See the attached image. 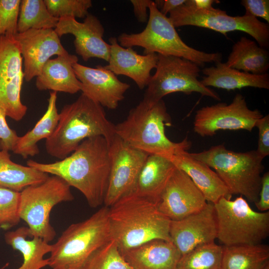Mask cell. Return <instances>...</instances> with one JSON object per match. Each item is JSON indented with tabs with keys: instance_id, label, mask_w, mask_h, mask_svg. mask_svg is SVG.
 I'll list each match as a JSON object with an SVG mask.
<instances>
[{
	"instance_id": "obj_1",
	"label": "cell",
	"mask_w": 269,
	"mask_h": 269,
	"mask_svg": "<svg viewBox=\"0 0 269 269\" xmlns=\"http://www.w3.org/2000/svg\"><path fill=\"white\" fill-rule=\"evenodd\" d=\"M27 166L60 177L80 191L89 205L97 208L104 203L111 169L109 143L102 136L82 141L64 159L44 163L29 159Z\"/></svg>"
},
{
	"instance_id": "obj_2",
	"label": "cell",
	"mask_w": 269,
	"mask_h": 269,
	"mask_svg": "<svg viewBox=\"0 0 269 269\" xmlns=\"http://www.w3.org/2000/svg\"><path fill=\"white\" fill-rule=\"evenodd\" d=\"M108 220L111 239L120 252L154 240L171 242V220L158 210L156 203L134 193L109 207Z\"/></svg>"
},
{
	"instance_id": "obj_3",
	"label": "cell",
	"mask_w": 269,
	"mask_h": 269,
	"mask_svg": "<svg viewBox=\"0 0 269 269\" xmlns=\"http://www.w3.org/2000/svg\"><path fill=\"white\" fill-rule=\"evenodd\" d=\"M171 117L163 100L152 102L143 99L132 109L127 118L114 125L116 134L132 146L148 154L169 159L187 151L191 142L187 138L178 142L166 135L165 126L171 125Z\"/></svg>"
},
{
	"instance_id": "obj_4",
	"label": "cell",
	"mask_w": 269,
	"mask_h": 269,
	"mask_svg": "<svg viewBox=\"0 0 269 269\" xmlns=\"http://www.w3.org/2000/svg\"><path fill=\"white\" fill-rule=\"evenodd\" d=\"M115 134L114 125L104 108L82 93L62 109L55 131L45 140V149L49 155L62 159L85 139L102 136L109 140Z\"/></svg>"
},
{
	"instance_id": "obj_5",
	"label": "cell",
	"mask_w": 269,
	"mask_h": 269,
	"mask_svg": "<svg viewBox=\"0 0 269 269\" xmlns=\"http://www.w3.org/2000/svg\"><path fill=\"white\" fill-rule=\"evenodd\" d=\"M189 153L214 169L232 195L240 194L252 203L258 201L264 166V159L256 150L235 152L222 143L201 152Z\"/></svg>"
},
{
	"instance_id": "obj_6",
	"label": "cell",
	"mask_w": 269,
	"mask_h": 269,
	"mask_svg": "<svg viewBox=\"0 0 269 269\" xmlns=\"http://www.w3.org/2000/svg\"><path fill=\"white\" fill-rule=\"evenodd\" d=\"M149 16L145 28L136 33H123L117 40L122 47H141L143 54L156 53L190 60L199 67L206 63L221 62L220 53H206L187 45L181 38L168 17L162 14L154 1L148 7Z\"/></svg>"
},
{
	"instance_id": "obj_7",
	"label": "cell",
	"mask_w": 269,
	"mask_h": 269,
	"mask_svg": "<svg viewBox=\"0 0 269 269\" xmlns=\"http://www.w3.org/2000/svg\"><path fill=\"white\" fill-rule=\"evenodd\" d=\"M109 207L104 206L84 221L70 225L52 245V269H81L91 255L111 240Z\"/></svg>"
},
{
	"instance_id": "obj_8",
	"label": "cell",
	"mask_w": 269,
	"mask_h": 269,
	"mask_svg": "<svg viewBox=\"0 0 269 269\" xmlns=\"http://www.w3.org/2000/svg\"><path fill=\"white\" fill-rule=\"evenodd\" d=\"M214 205L217 239L224 246L259 244L268 237L269 211H255L242 196L223 197Z\"/></svg>"
},
{
	"instance_id": "obj_9",
	"label": "cell",
	"mask_w": 269,
	"mask_h": 269,
	"mask_svg": "<svg viewBox=\"0 0 269 269\" xmlns=\"http://www.w3.org/2000/svg\"><path fill=\"white\" fill-rule=\"evenodd\" d=\"M74 198L64 180L56 175L49 176L43 182L27 186L20 192L18 216L27 224L31 237L49 243L56 236L50 222L52 209Z\"/></svg>"
},
{
	"instance_id": "obj_10",
	"label": "cell",
	"mask_w": 269,
	"mask_h": 269,
	"mask_svg": "<svg viewBox=\"0 0 269 269\" xmlns=\"http://www.w3.org/2000/svg\"><path fill=\"white\" fill-rule=\"evenodd\" d=\"M186 1L169 13L168 17L175 27L191 25L206 28L220 32L226 37L229 32L241 31L253 37L260 47L266 49L269 48L268 23L245 14L243 16H230L226 11L213 7L197 9Z\"/></svg>"
},
{
	"instance_id": "obj_11",
	"label": "cell",
	"mask_w": 269,
	"mask_h": 269,
	"mask_svg": "<svg viewBox=\"0 0 269 269\" xmlns=\"http://www.w3.org/2000/svg\"><path fill=\"white\" fill-rule=\"evenodd\" d=\"M157 55L156 71L147 86L144 99L157 102L173 93L190 95L196 92L221 100L216 92L204 86L198 80L200 68L197 64L178 57Z\"/></svg>"
},
{
	"instance_id": "obj_12",
	"label": "cell",
	"mask_w": 269,
	"mask_h": 269,
	"mask_svg": "<svg viewBox=\"0 0 269 269\" xmlns=\"http://www.w3.org/2000/svg\"><path fill=\"white\" fill-rule=\"evenodd\" d=\"M263 116L260 110L250 109L245 97L237 93L230 104L218 103L197 110L193 129L203 137L213 136L221 130L251 132Z\"/></svg>"
},
{
	"instance_id": "obj_13",
	"label": "cell",
	"mask_w": 269,
	"mask_h": 269,
	"mask_svg": "<svg viewBox=\"0 0 269 269\" xmlns=\"http://www.w3.org/2000/svg\"><path fill=\"white\" fill-rule=\"evenodd\" d=\"M108 141L111 169L104 204L110 207L132 192L149 154L129 145L116 134Z\"/></svg>"
},
{
	"instance_id": "obj_14",
	"label": "cell",
	"mask_w": 269,
	"mask_h": 269,
	"mask_svg": "<svg viewBox=\"0 0 269 269\" xmlns=\"http://www.w3.org/2000/svg\"><path fill=\"white\" fill-rule=\"evenodd\" d=\"M22 65L13 36H0V108L16 121L22 120L27 110L20 97L24 79Z\"/></svg>"
},
{
	"instance_id": "obj_15",
	"label": "cell",
	"mask_w": 269,
	"mask_h": 269,
	"mask_svg": "<svg viewBox=\"0 0 269 269\" xmlns=\"http://www.w3.org/2000/svg\"><path fill=\"white\" fill-rule=\"evenodd\" d=\"M207 203L204 195L190 177L176 167L157 206L170 220L176 221L200 211Z\"/></svg>"
},
{
	"instance_id": "obj_16",
	"label": "cell",
	"mask_w": 269,
	"mask_h": 269,
	"mask_svg": "<svg viewBox=\"0 0 269 269\" xmlns=\"http://www.w3.org/2000/svg\"><path fill=\"white\" fill-rule=\"evenodd\" d=\"M13 38L23 59L24 79L27 82L39 75L51 57L69 53L54 29H31L17 33Z\"/></svg>"
},
{
	"instance_id": "obj_17",
	"label": "cell",
	"mask_w": 269,
	"mask_h": 269,
	"mask_svg": "<svg viewBox=\"0 0 269 269\" xmlns=\"http://www.w3.org/2000/svg\"><path fill=\"white\" fill-rule=\"evenodd\" d=\"M169 236L181 256L201 245L215 242L217 225L214 204L182 219L171 221Z\"/></svg>"
},
{
	"instance_id": "obj_18",
	"label": "cell",
	"mask_w": 269,
	"mask_h": 269,
	"mask_svg": "<svg viewBox=\"0 0 269 269\" xmlns=\"http://www.w3.org/2000/svg\"><path fill=\"white\" fill-rule=\"evenodd\" d=\"M54 30L59 37L67 34L75 37V51L84 61L96 58L108 62L110 45L104 40V26L94 15L89 13L82 22L73 17L60 18Z\"/></svg>"
},
{
	"instance_id": "obj_19",
	"label": "cell",
	"mask_w": 269,
	"mask_h": 269,
	"mask_svg": "<svg viewBox=\"0 0 269 269\" xmlns=\"http://www.w3.org/2000/svg\"><path fill=\"white\" fill-rule=\"evenodd\" d=\"M75 73L82 84V93L103 108L115 110L125 98L130 85L120 81L104 66L92 68L77 62L73 66Z\"/></svg>"
},
{
	"instance_id": "obj_20",
	"label": "cell",
	"mask_w": 269,
	"mask_h": 269,
	"mask_svg": "<svg viewBox=\"0 0 269 269\" xmlns=\"http://www.w3.org/2000/svg\"><path fill=\"white\" fill-rule=\"evenodd\" d=\"M110 56L108 64L104 67L116 75H125L132 79L140 89L147 87L151 70L158 61L156 53L140 55L132 47L121 46L115 37L109 39Z\"/></svg>"
},
{
	"instance_id": "obj_21",
	"label": "cell",
	"mask_w": 269,
	"mask_h": 269,
	"mask_svg": "<svg viewBox=\"0 0 269 269\" xmlns=\"http://www.w3.org/2000/svg\"><path fill=\"white\" fill-rule=\"evenodd\" d=\"M169 159L190 177L207 202L215 204L223 197L231 199L232 195L217 173L191 156L187 151L179 152Z\"/></svg>"
},
{
	"instance_id": "obj_22",
	"label": "cell",
	"mask_w": 269,
	"mask_h": 269,
	"mask_svg": "<svg viewBox=\"0 0 269 269\" xmlns=\"http://www.w3.org/2000/svg\"><path fill=\"white\" fill-rule=\"evenodd\" d=\"M133 269H177L181 255L171 242L154 240L121 252Z\"/></svg>"
},
{
	"instance_id": "obj_23",
	"label": "cell",
	"mask_w": 269,
	"mask_h": 269,
	"mask_svg": "<svg viewBox=\"0 0 269 269\" xmlns=\"http://www.w3.org/2000/svg\"><path fill=\"white\" fill-rule=\"evenodd\" d=\"M77 56L68 53L50 59L36 77L35 85L38 90H52L74 94L81 90L82 84L73 69L78 62Z\"/></svg>"
},
{
	"instance_id": "obj_24",
	"label": "cell",
	"mask_w": 269,
	"mask_h": 269,
	"mask_svg": "<svg viewBox=\"0 0 269 269\" xmlns=\"http://www.w3.org/2000/svg\"><path fill=\"white\" fill-rule=\"evenodd\" d=\"M176 166L168 158L157 155H148L132 193L157 204Z\"/></svg>"
},
{
	"instance_id": "obj_25",
	"label": "cell",
	"mask_w": 269,
	"mask_h": 269,
	"mask_svg": "<svg viewBox=\"0 0 269 269\" xmlns=\"http://www.w3.org/2000/svg\"><path fill=\"white\" fill-rule=\"evenodd\" d=\"M204 75L201 83L205 87L211 86L228 91L244 87L269 89V74H253L239 71L219 62L215 66L204 68Z\"/></svg>"
},
{
	"instance_id": "obj_26",
	"label": "cell",
	"mask_w": 269,
	"mask_h": 269,
	"mask_svg": "<svg viewBox=\"0 0 269 269\" xmlns=\"http://www.w3.org/2000/svg\"><path fill=\"white\" fill-rule=\"evenodd\" d=\"M31 237L27 227H20L14 231L4 234V240L14 250H17L23 256V261L17 269H41L48 266V259H44L45 254L50 253L52 245L37 237Z\"/></svg>"
},
{
	"instance_id": "obj_27",
	"label": "cell",
	"mask_w": 269,
	"mask_h": 269,
	"mask_svg": "<svg viewBox=\"0 0 269 269\" xmlns=\"http://www.w3.org/2000/svg\"><path fill=\"white\" fill-rule=\"evenodd\" d=\"M57 92H51L48 100L47 110L34 127L25 134L19 136L12 150L23 158L38 154L37 143L42 139L50 137L58 124L59 113L56 107Z\"/></svg>"
},
{
	"instance_id": "obj_28",
	"label": "cell",
	"mask_w": 269,
	"mask_h": 269,
	"mask_svg": "<svg viewBox=\"0 0 269 269\" xmlns=\"http://www.w3.org/2000/svg\"><path fill=\"white\" fill-rule=\"evenodd\" d=\"M225 63L239 71L263 74L267 73L269 68V52L255 41L243 36L233 45Z\"/></svg>"
},
{
	"instance_id": "obj_29",
	"label": "cell",
	"mask_w": 269,
	"mask_h": 269,
	"mask_svg": "<svg viewBox=\"0 0 269 269\" xmlns=\"http://www.w3.org/2000/svg\"><path fill=\"white\" fill-rule=\"evenodd\" d=\"M49 174L15 163L8 151L0 150V187L20 192L27 186L45 181Z\"/></svg>"
},
{
	"instance_id": "obj_30",
	"label": "cell",
	"mask_w": 269,
	"mask_h": 269,
	"mask_svg": "<svg viewBox=\"0 0 269 269\" xmlns=\"http://www.w3.org/2000/svg\"><path fill=\"white\" fill-rule=\"evenodd\" d=\"M223 246L221 269H262L269 263L268 245Z\"/></svg>"
},
{
	"instance_id": "obj_31",
	"label": "cell",
	"mask_w": 269,
	"mask_h": 269,
	"mask_svg": "<svg viewBox=\"0 0 269 269\" xmlns=\"http://www.w3.org/2000/svg\"><path fill=\"white\" fill-rule=\"evenodd\" d=\"M59 18L49 12L44 0H21L17 33L31 29H55Z\"/></svg>"
},
{
	"instance_id": "obj_32",
	"label": "cell",
	"mask_w": 269,
	"mask_h": 269,
	"mask_svg": "<svg viewBox=\"0 0 269 269\" xmlns=\"http://www.w3.org/2000/svg\"><path fill=\"white\" fill-rule=\"evenodd\" d=\"M223 251L215 242L199 246L181 256L177 269H221Z\"/></svg>"
},
{
	"instance_id": "obj_33",
	"label": "cell",
	"mask_w": 269,
	"mask_h": 269,
	"mask_svg": "<svg viewBox=\"0 0 269 269\" xmlns=\"http://www.w3.org/2000/svg\"><path fill=\"white\" fill-rule=\"evenodd\" d=\"M81 269H133L111 239L95 251Z\"/></svg>"
},
{
	"instance_id": "obj_34",
	"label": "cell",
	"mask_w": 269,
	"mask_h": 269,
	"mask_svg": "<svg viewBox=\"0 0 269 269\" xmlns=\"http://www.w3.org/2000/svg\"><path fill=\"white\" fill-rule=\"evenodd\" d=\"M20 192L0 187V228L9 229L19 224Z\"/></svg>"
},
{
	"instance_id": "obj_35",
	"label": "cell",
	"mask_w": 269,
	"mask_h": 269,
	"mask_svg": "<svg viewBox=\"0 0 269 269\" xmlns=\"http://www.w3.org/2000/svg\"><path fill=\"white\" fill-rule=\"evenodd\" d=\"M50 13L60 18L64 17L85 18L92 6L91 0H44Z\"/></svg>"
},
{
	"instance_id": "obj_36",
	"label": "cell",
	"mask_w": 269,
	"mask_h": 269,
	"mask_svg": "<svg viewBox=\"0 0 269 269\" xmlns=\"http://www.w3.org/2000/svg\"><path fill=\"white\" fill-rule=\"evenodd\" d=\"M20 0H0V36L13 37L17 28Z\"/></svg>"
},
{
	"instance_id": "obj_37",
	"label": "cell",
	"mask_w": 269,
	"mask_h": 269,
	"mask_svg": "<svg viewBox=\"0 0 269 269\" xmlns=\"http://www.w3.org/2000/svg\"><path fill=\"white\" fill-rule=\"evenodd\" d=\"M6 117L4 111L0 108V150L9 151L13 150L19 136L9 127Z\"/></svg>"
},
{
	"instance_id": "obj_38",
	"label": "cell",
	"mask_w": 269,
	"mask_h": 269,
	"mask_svg": "<svg viewBox=\"0 0 269 269\" xmlns=\"http://www.w3.org/2000/svg\"><path fill=\"white\" fill-rule=\"evenodd\" d=\"M256 127L259 130L258 154L264 159L269 155V115L264 116L257 122Z\"/></svg>"
},
{
	"instance_id": "obj_39",
	"label": "cell",
	"mask_w": 269,
	"mask_h": 269,
	"mask_svg": "<svg viewBox=\"0 0 269 269\" xmlns=\"http://www.w3.org/2000/svg\"><path fill=\"white\" fill-rule=\"evenodd\" d=\"M241 3L246 9L245 14L261 17L269 23V0H242Z\"/></svg>"
},
{
	"instance_id": "obj_40",
	"label": "cell",
	"mask_w": 269,
	"mask_h": 269,
	"mask_svg": "<svg viewBox=\"0 0 269 269\" xmlns=\"http://www.w3.org/2000/svg\"><path fill=\"white\" fill-rule=\"evenodd\" d=\"M260 212L269 210V172H266L262 177L261 186L258 201L255 203Z\"/></svg>"
},
{
	"instance_id": "obj_41",
	"label": "cell",
	"mask_w": 269,
	"mask_h": 269,
	"mask_svg": "<svg viewBox=\"0 0 269 269\" xmlns=\"http://www.w3.org/2000/svg\"><path fill=\"white\" fill-rule=\"evenodd\" d=\"M153 0H131L134 14L139 22L145 23L147 21L149 14L147 10L150 3Z\"/></svg>"
},
{
	"instance_id": "obj_42",
	"label": "cell",
	"mask_w": 269,
	"mask_h": 269,
	"mask_svg": "<svg viewBox=\"0 0 269 269\" xmlns=\"http://www.w3.org/2000/svg\"><path fill=\"white\" fill-rule=\"evenodd\" d=\"M186 0H163L162 6L159 10L163 15L175 9L186 2Z\"/></svg>"
},
{
	"instance_id": "obj_43",
	"label": "cell",
	"mask_w": 269,
	"mask_h": 269,
	"mask_svg": "<svg viewBox=\"0 0 269 269\" xmlns=\"http://www.w3.org/2000/svg\"><path fill=\"white\" fill-rule=\"evenodd\" d=\"M186 2L197 9H207L212 7L214 3H219L216 0H187Z\"/></svg>"
},
{
	"instance_id": "obj_44",
	"label": "cell",
	"mask_w": 269,
	"mask_h": 269,
	"mask_svg": "<svg viewBox=\"0 0 269 269\" xmlns=\"http://www.w3.org/2000/svg\"><path fill=\"white\" fill-rule=\"evenodd\" d=\"M262 269H269V263L266 264Z\"/></svg>"
},
{
	"instance_id": "obj_45",
	"label": "cell",
	"mask_w": 269,
	"mask_h": 269,
	"mask_svg": "<svg viewBox=\"0 0 269 269\" xmlns=\"http://www.w3.org/2000/svg\"></svg>"
}]
</instances>
